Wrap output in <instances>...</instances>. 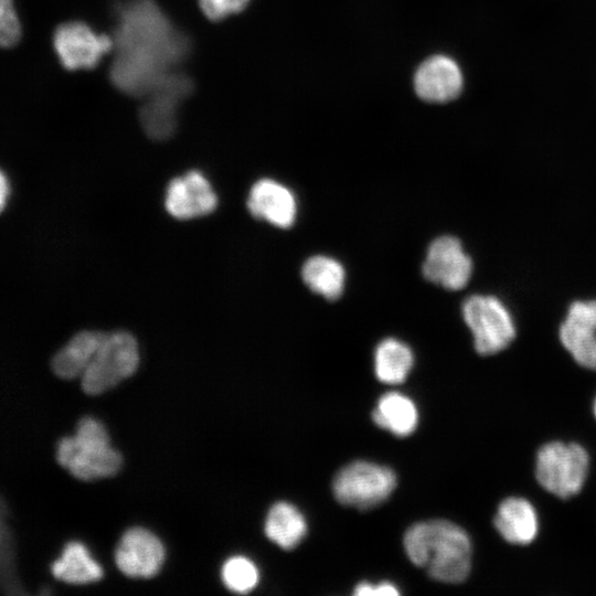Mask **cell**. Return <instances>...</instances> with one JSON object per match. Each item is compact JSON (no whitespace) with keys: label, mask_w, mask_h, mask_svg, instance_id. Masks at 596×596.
<instances>
[{"label":"cell","mask_w":596,"mask_h":596,"mask_svg":"<svg viewBox=\"0 0 596 596\" xmlns=\"http://www.w3.org/2000/svg\"><path fill=\"white\" fill-rule=\"evenodd\" d=\"M113 84L121 92L143 97L177 72L189 42L153 0H130L118 11L114 32Z\"/></svg>","instance_id":"1"},{"label":"cell","mask_w":596,"mask_h":596,"mask_svg":"<svg viewBox=\"0 0 596 596\" xmlns=\"http://www.w3.org/2000/svg\"><path fill=\"white\" fill-rule=\"evenodd\" d=\"M405 552L413 564L443 583L465 581L471 567V542L459 525L447 520L418 522L404 535Z\"/></svg>","instance_id":"2"},{"label":"cell","mask_w":596,"mask_h":596,"mask_svg":"<svg viewBox=\"0 0 596 596\" xmlns=\"http://www.w3.org/2000/svg\"><path fill=\"white\" fill-rule=\"evenodd\" d=\"M56 460L84 481L115 476L123 464L120 453L110 446L105 426L89 416L79 419L75 435L58 440Z\"/></svg>","instance_id":"3"},{"label":"cell","mask_w":596,"mask_h":596,"mask_svg":"<svg viewBox=\"0 0 596 596\" xmlns=\"http://www.w3.org/2000/svg\"><path fill=\"white\" fill-rule=\"evenodd\" d=\"M589 456L578 444L551 441L536 455L538 482L554 496L568 499L577 494L586 480Z\"/></svg>","instance_id":"4"},{"label":"cell","mask_w":596,"mask_h":596,"mask_svg":"<svg viewBox=\"0 0 596 596\" xmlns=\"http://www.w3.org/2000/svg\"><path fill=\"white\" fill-rule=\"evenodd\" d=\"M139 365L136 339L126 331L106 333L81 376L83 391L98 395L131 376Z\"/></svg>","instance_id":"5"},{"label":"cell","mask_w":596,"mask_h":596,"mask_svg":"<svg viewBox=\"0 0 596 596\" xmlns=\"http://www.w3.org/2000/svg\"><path fill=\"white\" fill-rule=\"evenodd\" d=\"M461 311L471 330L475 349L481 355L504 350L515 337V327L509 310L494 296H470L462 304Z\"/></svg>","instance_id":"6"},{"label":"cell","mask_w":596,"mask_h":596,"mask_svg":"<svg viewBox=\"0 0 596 596\" xmlns=\"http://www.w3.org/2000/svg\"><path fill=\"white\" fill-rule=\"evenodd\" d=\"M396 486L393 470L369 461H354L343 467L333 480L336 499L344 504L366 510L385 501Z\"/></svg>","instance_id":"7"},{"label":"cell","mask_w":596,"mask_h":596,"mask_svg":"<svg viewBox=\"0 0 596 596\" xmlns=\"http://www.w3.org/2000/svg\"><path fill=\"white\" fill-rule=\"evenodd\" d=\"M192 82L174 72L143 96L140 108V123L145 132L152 139L171 137L177 128V114L180 104L190 94Z\"/></svg>","instance_id":"8"},{"label":"cell","mask_w":596,"mask_h":596,"mask_svg":"<svg viewBox=\"0 0 596 596\" xmlns=\"http://www.w3.org/2000/svg\"><path fill=\"white\" fill-rule=\"evenodd\" d=\"M53 43L62 64L71 71L94 67L104 54L114 49L113 38L95 33L83 22L61 24Z\"/></svg>","instance_id":"9"},{"label":"cell","mask_w":596,"mask_h":596,"mask_svg":"<svg viewBox=\"0 0 596 596\" xmlns=\"http://www.w3.org/2000/svg\"><path fill=\"white\" fill-rule=\"evenodd\" d=\"M471 273V258L458 238L445 235L430 243L423 264L427 280L448 290H459L468 284Z\"/></svg>","instance_id":"10"},{"label":"cell","mask_w":596,"mask_h":596,"mask_svg":"<svg viewBox=\"0 0 596 596\" xmlns=\"http://www.w3.org/2000/svg\"><path fill=\"white\" fill-rule=\"evenodd\" d=\"M164 561L161 541L143 528L127 530L118 542L115 562L119 571L132 578H150Z\"/></svg>","instance_id":"11"},{"label":"cell","mask_w":596,"mask_h":596,"mask_svg":"<svg viewBox=\"0 0 596 596\" xmlns=\"http://www.w3.org/2000/svg\"><path fill=\"white\" fill-rule=\"evenodd\" d=\"M560 340L579 365L596 370V299L570 306Z\"/></svg>","instance_id":"12"},{"label":"cell","mask_w":596,"mask_h":596,"mask_svg":"<svg viewBox=\"0 0 596 596\" xmlns=\"http://www.w3.org/2000/svg\"><path fill=\"white\" fill-rule=\"evenodd\" d=\"M164 204L173 217L189 220L212 213L216 209L217 196L206 178L192 170L170 181Z\"/></svg>","instance_id":"13"},{"label":"cell","mask_w":596,"mask_h":596,"mask_svg":"<svg viewBox=\"0 0 596 596\" xmlns=\"http://www.w3.org/2000/svg\"><path fill=\"white\" fill-rule=\"evenodd\" d=\"M247 207L254 217L281 228L291 226L297 215L294 193L272 179H260L253 184L247 198Z\"/></svg>","instance_id":"14"},{"label":"cell","mask_w":596,"mask_h":596,"mask_svg":"<svg viewBox=\"0 0 596 596\" xmlns=\"http://www.w3.org/2000/svg\"><path fill=\"white\" fill-rule=\"evenodd\" d=\"M462 88V75L457 63L447 56L436 55L421 64L415 74L417 95L430 103L455 99Z\"/></svg>","instance_id":"15"},{"label":"cell","mask_w":596,"mask_h":596,"mask_svg":"<svg viewBox=\"0 0 596 596\" xmlns=\"http://www.w3.org/2000/svg\"><path fill=\"white\" fill-rule=\"evenodd\" d=\"M493 523L500 535L511 544H529L539 531L534 507L520 497L504 499L498 507Z\"/></svg>","instance_id":"16"},{"label":"cell","mask_w":596,"mask_h":596,"mask_svg":"<svg viewBox=\"0 0 596 596\" xmlns=\"http://www.w3.org/2000/svg\"><path fill=\"white\" fill-rule=\"evenodd\" d=\"M106 333L81 331L76 333L52 359V370L61 379L82 376Z\"/></svg>","instance_id":"17"},{"label":"cell","mask_w":596,"mask_h":596,"mask_svg":"<svg viewBox=\"0 0 596 596\" xmlns=\"http://www.w3.org/2000/svg\"><path fill=\"white\" fill-rule=\"evenodd\" d=\"M52 575L68 584H88L103 577L100 565L81 542H68L60 558L51 565Z\"/></svg>","instance_id":"18"},{"label":"cell","mask_w":596,"mask_h":596,"mask_svg":"<svg viewBox=\"0 0 596 596\" xmlns=\"http://www.w3.org/2000/svg\"><path fill=\"white\" fill-rule=\"evenodd\" d=\"M372 418L379 427L405 437L416 428L418 415L415 404L408 397L390 392L379 400Z\"/></svg>","instance_id":"19"},{"label":"cell","mask_w":596,"mask_h":596,"mask_svg":"<svg viewBox=\"0 0 596 596\" xmlns=\"http://www.w3.org/2000/svg\"><path fill=\"white\" fill-rule=\"evenodd\" d=\"M301 276L313 292L329 300L339 298L344 288V268L329 256L316 255L308 258L302 266Z\"/></svg>","instance_id":"20"},{"label":"cell","mask_w":596,"mask_h":596,"mask_svg":"<svg viewBox=\"0 0 596 596\" xmlns=\"http://www.w3.org/2000/svg\"><path fill=\"white\" fill-rule=\"evenodd\" d=\"M307 532L300 511L288 502H277L268 511L265 522L267 538L285 550L294 549Z\"/></svg>","instance_id":"21"},{"label":"cell","mask_w":596,"mask_h":596,"mask_svg":"<svg viewBox=\"0 0 596 596\" xmlns=\"http://www.w3.org/2000/svg\"><path fill=\"white\" fill-rule=\"evenodd\" d=\"M413 362L412 350L397 339H384L375 349V375L383 383L398 384L404 382Z\"/></svg>","instance_id":"22"},{"label":"cell","mask_w":596,"mask_h":596,"mask_svg":"<svg viewBox=\"0 0 596 596\" xmlns=\"http://www.w3.org/2000/svg\"><path fill=\"white\" fill-rule=\"evenodd\" d=\"M222 579L228 589L245 594L256 586L258 571L251 560L244 556H234L224 563Z\"/></svg>","instance_id":"23"},{"label":"cell","mask_w":596,"mask_h":596,"mask_svg":"<svg viewBox=\"0 0 596 596\" xmlns=\"http://www.w3.org/2000/svg\"><path fill=\"white\" fill-rule=\"evenodd\" d=\"M20 22L13 0H0V41L3 46H12L20 39Z\"/></svg>","instance_id":"24"},{"label":"cell","mask_w":596,"mask_h":596,"mask_svg":"<svg viewBox=\"0 0 596 596\" xmlns=\"http://www.w3.org/2000/svg\"><path fill=\"white\" fill-rule=\"evenodd\" d=\"M249 0H199L203 13L210 20H221L243 10Z\"/></svg>","instance_id":"25"},{"label":"cell","mask_w":596,"mask_h":596,"mask_svg":"<svg viewBox=\"0 0 596 596\" xmlns=\"http://www.w3.org/2000/svg\"><path fill=\"white\" fill-rule=\"evenodd\" d=\"M353 594L356 596H396L400 592L389 582L376 585L363 582L355 586Z\"/></svg>","instance_id":"26"},{"label":"cell","mask_w":596,"mask_h":596,"mask_svg":"<svg viewBox=\"0 0 596 596\" xmlns=\"http://www.w3.org/2000/svg\"><path fill=\"white\" fill-rule=\"evenodd\" d=\"M0 202H1V209L4 207L6 205V200H7V196L9 195V183L7 181V178L3 173H1V180H0Z\"/></svg>","instance_id":"27"},{"label":"cell","mask_w":596,"mask_h":596,"mask_svg":"<svg viewBox=\"0 0 596 596\" xmlns=\"http://www.w3.org/2000/svg\"><path fill=\"white\" fill-rule=\"evenodd\" d=\"M594 414H595V417H596V398H595V402H594Z\"/></svg>","instance_id":"28"}]
</instances>
